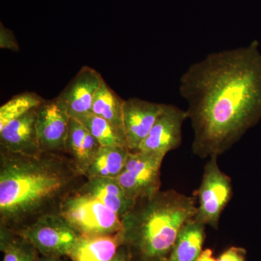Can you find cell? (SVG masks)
<instances>
[{"mask_svg":"<svg viewBox=\"0 0 261 261\" xmlns=\"http://www.w3.org/2000/svg\"><path fill=\"white\" fill-rule=\"evenodd\" d=\"M193 129V153L218 157L231 149L261 118L259 43L215 51L192 63L180 78Z\"/></svg>","mask_w":261,"mask_h":261,"instance_id":"1","label":"cell"},{"mask_svg":"<svg viewBox=\"0 0 261 261\" xmlns=\"http://www.w3.org/2000/svg\"><path fill=\"white\" fill-rule=\"evenodd\" d=\"M87 178L66 154L37 155L0 150V227L18 232L49 215Z\"/></svg>","mask_w":261,"mask_h":261,"instance_id":"2","label":"cell"},{"mask_svg":"<svg viewBox=\"0 0 261 261\" xmlns=\"http://www.w3.org/2000/svg\"><path fill=\"white\" fill-rule=\"evenodd\" d=\"M195 197L160 190L136 200L121 219L130 261H167L180 231L197 213Z\"/></svg>","mask_w":261,"mask_h":261,"instance_id":"3","label":"cell"},{"mask_svg":"<svg viewBox=\"0 0 261 261\" xmlns=\"http://www.w3.org/2000/svg\"><path fill=\"white\" fill-rule=\"evenodd\" d=\"M61 215L80 236H108L122 230L120 218L106 205L78 192L63 202Z\"/></svg>","mask_w":261,"mask_h":261,"instance_id":"4","label":"cell"},{"mask_svg":"<svg viewBox=\"0 0 261 261\" xmlns=\"http://www.w3.org/2000/svg\"><path fill=\"white\" fill-rule=\"evenodd\" d=\"M218 159L209 158L200 187L194 192L199 202L194 219L215 229L219 228L221 214L232 197L231 178L221 171Z\"/></svg>","mask_w":261,"mask_h":261,"instance_id":"5","label":"cell"},{"mask_svg":"<svg viewBox=\"0 0 261 261\" xmlns=\"http://www.w3.org/2000/svg\"><path fill=\"white\" fill-rule=\"evenodd\" d=\"M16 233L43 256L68 257L80 238L61 214L44 216Z\"/></svg>","mask_w":261,"mask_h":261,"instance_id":"6","label":"cell"},{"mask_svg":"<svg viewBox=\"0 0 261 261\" xmlns=\"http://www.w3.org/2000/svg\"><path fill=\"white\" fill-rule=\"evenodd\" d=\"M164 158L139 150L129 152L123 171L116 178L128 198L135 202L161 190V168Z\"/></svg>","mask_w":261,"mask_h":261,"instance_id":"7","label":"cell"},{"mask_svg":"<svg viewBox=\"0 0 261 261\" xmlns=\"http://www.w3.org/2000/svg\"><path fill=\"white\" fill-rule=\"evenodd\" d=\"M70 117L56 98L44 100L37 108V128L41 150L66 154Z\"/></svg>","mask_w":261,"mask_h":261,"instance_id":"8","label":"cell"},{"mask_svg":"<svg viewBox=\"0 0 261 261\" xmlns=\"http://www.w3.org/2000/svg\"><path fill=\"white\" fill-rule=\"evenodd\" d=\"M187 119L186 111L173 105L163 104L154 126L138 150L166 156L177 149L181 144L182 126Z\"/></svg>","mask_w":261,"mask_h":261,"instance_id":"9","label":"cell"},{"mask_svg":"<svg viewBox=\"0 0 261 261\" xmlns=\"http://www.w3.org/2000/svg\"><path fill=\"white\" fill-rule=\"evenodd\" d=\"M104 82L97 70L84 66L56 98L70 118L78 119L92 113L94 97Z\"/></svg>","mask_w":261,"mask_h":261,"instance_id":"10","label":"cell"},{"mask_svg":"<svg viewBox=\"0 0 261 261\" xmlns=\"http://www.w3.org/2000/svg\"><path fill=\"white\" fill-rule=\"evenodd\" d=\"M163 104L140 98L124 100L123 122L126 146L130 152L138 150L154 126Z\"/></svg>","mask_w":261,"mask_h":261,"instance_id":"11","label":"cell"},{"mask_svg":"<svg viewBox=\"0 0 261 261\" xmlns=\"http://www.w3.org/2000/svg\"><path fill=\"white\" fill-rule=\"evenodd\" d=\"M37 108L0 129V150L29 155L42 153L38 138Z\"/></svg>","mask_w":261,"mask_h":261,"instance_id":"12","label":"cell"},{"mask_svg":"<svg viewBox=\"0 0 261 261\" xmlns=\"http://www.w3.org/2000/svg\"><path fill=\"white\" fill-rule=\"evenodd\" d=\"M77 192L96 199L114 212L121 220L135 202L127 197L116 178H87Z\"/></svg>","mask_w":261,"mask_h":261,"instance_id":"13","label":"cell"},{"mask_svg":"<svg viewBox=\"0 0 261 261\" xmlns=\"http://www.w3.org/2000/svg\"><path fill=\"white\" fill-rule=\"evenodd\" d=\"M98 141L78 119L70 118L65 153L84 176L100 148Z\"/></svg>","mask_w":261,"mask_h":261,"instance_id":"14","label":"cell"},{"mask_svg":"<svg viewBox=\"0 0 261 261\" xmlns=\"http://www.w3.org/2000/svg\"><path fill=\"white\" fill-rule=\"evenodd\" d=\"M122 244L121 231L108 236H80L68 257L72 261H111Z\"/></svg>","mask_w":261,"mask_h":261,"instance_id":"15","label":"cell"},{"mask_svg":"<svg viewBox=\"0 0 261 261\" xmlns=\"http://www.w3.org/2000/svg\"><path fill=\"white\" fill-rule=\"evenodd\" d=\"M205 225L192 219L184 225L167 261H197L205 240Z\"/></svg>","mask_w":261,"mask_h":261,"instance_id":"16","label":"cell"},{"mask_svg":"<svg viewBox=\"0 0 261 261\" xmlns=\"http://www.w3.org/2000/svg\"><path fill=\"white\" fill-rule=\"evenodd\" d=\"M129 152L127 147L101 146L84 176L86 178H116L123 171Z\"/></svg>","mask_w":261,"mask_h":261,"instance_id":"17","label":"cell"},{"mask_svg":"<svg viewBox=\"0 0 261 261\" xmlns=\"http://www.w3.org/2000/svg\"><path fill=\"white\" fill-rule=\"evenodd\" d=\"M123 103L124 99H121L104 82L94 97L92 113L106 120L125 135L123 122Z\"/></svg>","mask_w":261,"mask_h":261,"instance_id":"18","label":"cell"},{"mask_svg":"<svg viewBox=\"0 0 261 261\" xmlns=\"http://www.w3.org/2000/svg\"><path fill=\"white\" fill-rule=\"evenodd\" d=\"M0 250L3 261H38L41 255L28 240L5 227H0Z\"/></svg>","mask_w":261,"mask_h":261,"instance_id":"19","label":"cell"},{"mask_svg":"<svg viewBox=\"0 0 261 261\" xmlns=\"http://www.w3.org/2000/svg\"><path fill=\"white\" fill-rule=\"evenodd\" d=\"M78 120L83 123L102 147H127L125 135L100 117L89 113Z\"/></svg>","mask_w":261,"mask_h":261,"instance_id":"20","label":"cell"},{"mask_svg":"<svg viewBox=\"0 0 261 261\" xmlns=\"http://www.w3.org/2000/svg\"><path fill=\"white\" fill-rule=\"evenodd\" d=\"M45 99L35 92H23L15 95L0 108V129L12 121L39 107Z\"/></svg>","mask_w":261,"mask_h":261,"instance_id":"21","label":"cell"},{"mask_svg":"<svg viewBox=\"0 0 261 261\" xmlns=\"http://www.w3.org/2000/svg\"><path fill=\"white\" fill-rule=\"evenodd\" d=\"M0 48L13 51H19L18 43L14 34L3 25V23H0Z\"/></svg>","mask_w":261,"mask_h":261,"instance_id":"22","label":"cell"},{"mask_svg":"<svg viewBox=\"0 0 261 261\" xmlns=\"http://www.w3.org/2000/svg\"><path fill=\"white\" fill-rule=\"evenodd\" d=\"M246 250L241 247H232L220 256L218 261H245Z\"/></svg>","mask_w":261,"mask_h":261,"instance_id":"23","label":"cell"},{"mask_svg":"<svg viewBox=\"0 0 261 261\" xmlns=\"http://www.w3.org/2000/svg\"><path fill=\"white\" fill-rule=\"evenodd\" d=\"M111 261H130L129 252L126 245L122 244Z\"/></svg>","mask_w":261,"mask_h":261,"instance_id":"24","label":"cell"},{"mask_svg":"<svg viewBox=\"0 0 261 261\" xmlns=\"http://www.w3.org/2000/svg\"><path fill=\"white\" fill-rule=\"evenodd\" d=\"M197 261H218L213 255V251L210 249L204 250L201 252L200 256Z\"/></svg>","mask_w":261,"mask_h":261,"instance_id":"25","label":"cell"},{"mask_svg":"<svg viewBox=\"0 0 261 261\" xmlns=\"http://www.w3.org/2000/svg\"><path fill=\"white\" fill-rule=\"evenodd\" d=\"M38 261H65L63 257L43 256L40 255Z\"/></svg>","mask_w":261,"mask_h":261,"instance_id":"26","label":"cell"}]
</instances>
